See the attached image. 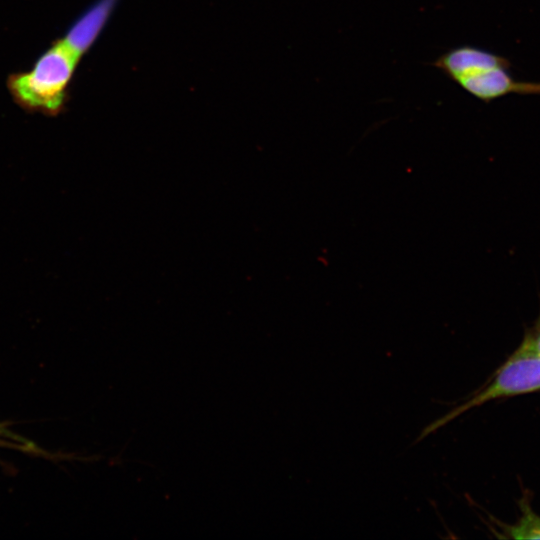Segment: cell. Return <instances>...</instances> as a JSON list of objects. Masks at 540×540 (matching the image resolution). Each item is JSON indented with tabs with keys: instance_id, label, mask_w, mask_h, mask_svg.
Returning a JSON list of instances; mask_svg holds the SVG:
<instances>
[{
	"instance_id": "cell-2",
	"label": "cell",
	"mask_w": 540,
	"mask_h": 540,
	"mask_svg": "<svg viewBox=\"0 0 540 540\" xmlns=\"http://www.w3.org/2000/svg\"><path fill=\"white\" fill-rule=\"evenodd\" d=\"M81 57L63 37L55 40L30 70L8 76L6 85L12 99L30 113L61 114Z\"/></svg>"
},
{
	"instance_id": "cell-7",
	"label": "cell",
	"mask_w": 540,
	"mask_h": 540,
	"mask_svg": "<svg viewBox=\"0 0 540 540\" xmlns=\"http://www.w3.org/2000/svg\"><path fill=\"white\" fill-rule=\"evenodd\" d=\"M3 433L6 434V435H8V436H11V437H13V438H15V439H21V438H19V437H15V435L11 434V433H10L9 431H7L5 428H1V427H0V434H3Z\"/></svg>"
},
{
	"instance_id": "cell-8",
	"label": "cell",
	"mask_w": 540,
	"mask_h": 540,
	"mask_svg": "<svg viewBox=\"0 0 540 540\" xmlns=\"http://www.w3.org/2000/svg\"><path fill=\"white\" fill-rule=\"evenodd\" d=\"M1 443H5V442H1V441H0V445H1ZM5 444H6V443H5Z\"/></svg>"
},
{
	"instance_id": "cell-6",
	"label": "cell",
	"mask_w": 540,
	"mask_h": 540,
	"mask_svg": "<svg viewBox=\"0 0 540 540\" xmlns=\"http://www.w3.org/2000/svg\"><path fill=\"white\" fill-rule=\"evenodd\" d=\"M522 342L540 353V309L533 324L526 329Z\"/></svg>"
},
{
	"instance_id": "cell-4",
	"label": "cell",
	"mask_w": 540,
	"mask_h": 540,
	"mask_svg": "<svg viewBox=\"0 0 540 540\" xmlns=\"http://www.w3.org/2000/svg\"><path fill=\"white\" fill-rule=\"evenodd\" d=\"M114 2L115 0H100L77 19L63 37L81 56L96 40Z\"/></svg>"
},
{
	"instance_id": "cell-5",
	"label": "cell",
	"mask_w": 540,
	"mask_h": 540,
	"mask_svg": "<svg viewBox=\"0 0 540 540\" xmlns=\"http://www.w3.org/2000/svg\"><path fill=\"white\" fill-rule=\"evenodd\" d=\"M519 506L520 516L515 523L507 524L498 520H494V522L504 537L519 540L540 539V515L533 511L526 498L520 500Z\"/></svg>"
},
{
	"instance_id": "cell-3",
	"label": "cell",
	"mask_w": 540,
	"mask_h": 540,
	"mask_svg": "<svg viewBox=\"0 0 540 540\" xmlns=\"http://www.w3.org/2000/svg\"><path fill=\"white\" fill-rule=\"evenodd\" d=\"M537 391H540V353L521 342L484 386L425 426L416 442L487 402Z\"/></svg>"
},
{
	"instance_id": "cell-1",
	"label": "cell",
	"mask_w": 540,
	"mask_h": 540,
	"mask_svg": "<svg viewBox=\"0 0 540 540\" xmlns=\"http://www.w3.org/2000/svg\"><path fill=\"white\" fill-rule=\"evenodd\" d=\"M432 66L486 104L511 94L540 95V82L516 79L508 58L481 47L464 44L450 48Z\"/></svg>"
}]
</instances>
